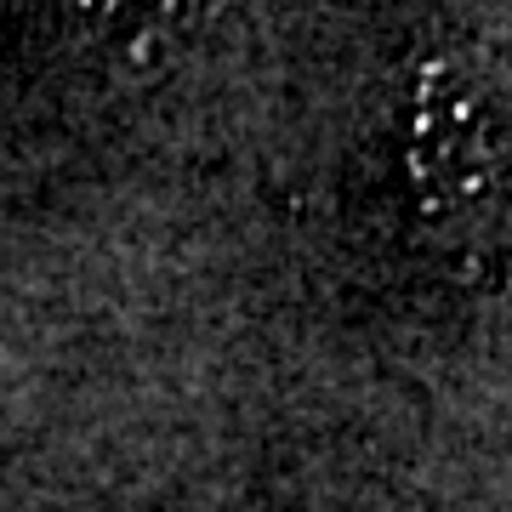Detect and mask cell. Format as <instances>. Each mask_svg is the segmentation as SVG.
<instances>
[{
    "mask_svg": "<svg viewBox=\"0 0 512 512\" xmlns=\"http://www.w3.org/2000/svg\"><path fill=\"white\" fill-rule=\"evenodd\" d=\"M222 0H69V12L86 23L97 46H109L120 63L160 69L217 18Z\"/></svg>",
    "mask_w": 512,
    "mask_h": 512,
    "instance_id": "2",
    "label": "cell"
},
{
    "mask_svg": "<svg viewBox=\"0 0 512 512\" xmlns=\"http://www.w3.org/2000/svg\"><path fill=\"white\" fill-rule=\"evenodd\" d=\"M501 103L473 74H439L416 114V177L444 211L501 200Z\"/></svg>",
    "mask_w": 512,
    "mask_h": 512,
    "instance_id": "1",
    "label": "cell"
}]
</instances>
